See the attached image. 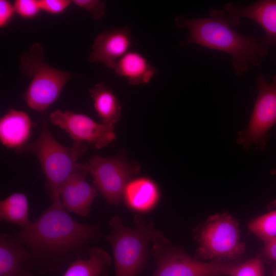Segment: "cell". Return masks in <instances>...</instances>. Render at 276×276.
I'll list each match as a JSON object with an SVG mask.
<instances>
[{
	"label": "cell",
	"mask_w": 276,
	"mask_h": 276,
	"mask_svg": "<svg viewBox=\"0 0 276 276\" xmlns=\"http://www.w3.org/2000/svg\"><path fill=\"white\" fill-rule=\"evenodd\" d=\"M102 236L99 225L79 223L61 203H52L34 221L14 236L31 255L29 261L39 273L55 270L85 246Z\"/></svg>",
	"instance_id": "1"
},
{
	"label": "cell",
	"mask_w": 276,
	"mask_h": 276,
	"mask_svg": "<svg viewBox=\"0 0 276 276\" xmlns=\"http://www.w3.org/2000/svg\"><path fill=\"white\" fill-rule=\"evenodd\" d=\"M174 22L189 31L187 37L181 43L182 46L195 44L228 54L233 72L237 76L242 75L250 66H259L268 53V47L260 38L236 31L215 9L209 11L208 17L189 18L179 15L175 17Z\"/></svg>",
	"instance_id": "2"
},
{
	"label": "cell",
	"mask_w": 276,
	"mask_h": 276,
	"mask_svg": "<svg viewBox=\"0 0 276 276\" xmlns=\"http://www.w3.org/2000/svg\"><path fill=\"white\" fill-rule=\"evenodd\" d=\"M134 223V228L127 227L119 216L109 222L111 232L106 238L113 252L115 276H138L147 265L149 243L164 236L153 222L139 215Z\"/></svg>",
	"instance_id": "3"
},
{
	"label": "cell",
	"mask_w": 276,
	"mask_h": 276,
	"mask_svg": "<svg viewBox=\"0 0 276 276\" xmlns=\"http://www.w3.org/2000/svg\"><path fill=\"white\" fill-rule=\"evenodd\" d=\"M48 117L42 114L41 128L38 137L17 151L30 152L38 159L45 177V187L52 203L61 202L62 185L73 172L78 159L86 151L84 142L74 141L72 147L60 144L53 137L47 125Z\"/></svg>",
	"instance_id": "4"
},
{
	"label": "cell",
	"mask_w": 276,
	"mask_h": 276,
	"mask_svg": "<svg viewBox=\"0 0 276 276\" xmlns=\"http://www.w3.org/2000/svg\"><path fill=\"white\" fill-rule=\"evenodd\" d=\"M41 43L34 42L20 57L19 69L31 78L23 98L31 109L43 114L59 97L67 82L79 75L52 67L44 60Z\"/></svg>",
	"instance_id": "5"
},
{
	"label": "cell",
	"mask_w": 276,
	"mask_h": 276,
	"mask_svg": "<svg viewBox=\"0 0 276 276\" xmlns=\"http://www.w3.org/2000/svg\"><path fill=\"white\" fill-rule=\"evenodd\" d=\"M193 235L198 243L195 258L200 260L231 261L245 252V244L240 240L239 223L227 212L209 217L194 228Z\"/></svg>",
	"instance_id": "6"
},
{
	"label": "cell",
	"mask_w": 276,
	"mask_h": 276,
	"mask_svg": "<svg viewBox=\"0 0 276 276\" xmlns=\"http://www.w3.org/2000/svg\"><path fill=\"white\" fill-rule=\"evenodd\" d=\"M151 254L156 265L151 276L229 275L236 264L229 261L204 262L191 257L164 236L153 242Z\"/></svg>",
	"instance_id": "7"
},
{
	"label": "cell",
	"mask_w": 276,
	"mask_h": 276,
	"mask_svg": "<svg viewBox=\"0 0 276 276\" xmlns=\"http://www.w3.org/2000/svg\"><path fill=\"white\" fill-rule=\"evenodd\" d=\"M257 96L248 124L238 132L237 143L247 151L253 146L262 150L270 128L276 124V74L268 82L262 74L257 76Z\"/></svg>",
	"instance_id": "8"
},
{
	"label": "cell",
	"mask_w": 276,
	"mask_h": 276,
	"mask_svg": "<svg viewBox=\"0 0 276 276\" xmlns=\"http://www.w3.org/2000/svg\"><path fill=\"white\" fill-rule=\"evenodd\" d=\"M87 164L95 188L113 205L120 204L126 185L140 171V166L129 163L121 154L109 158L94 155Z\"/></svg>",
	"instance_id": "9"
},
{
	"label": "cell",
	"mask_w": 276,
	"mask_h": 276,
	"mask_svg": "<svg viewBox=\"0 0 276 276\" xmlns=\"http://www.w3.org/2000/svg\"><path fill=\"white\" fill-rule=\"evenodd\" d=\"M48 119L65 131L74 141L88 143L98 149L108 146L116 139L114 126L98 123L85 114L57 109L50 114Z\"/></svg>",
	"instance_id": "10"
},
{
	"label": "cell",
	"mask_w": 276,
	"mask_h": 276,
	"mask_svg": "<svg viewBox=\"0 0 276 276\" xmlns=\"http://www.w3.org/2000/svg\"><path fill=\"white\" fill-rule=\"evenodd\" d=\"M216 11L233 28L239 26L243 18L256 22L264 31L259 37L262 42L276 48V0H259L248 5L228 3Z\"/></svg>",
	"instance_id": "11"
},
{
	"label": "cell",
	"mask_w": 276,
	"mask_h": 276,
	"mask_svg": "<svg viewBox=\"0 0 276 276\" xmlns=\"http://www.w3.org/2000/svg\"><path fill=\"white\" fill-rule=\"evenodd\" d=\"M89 173L87 163H77L73 172L64 181L60 191L61 204L68 212L80 217H87L97 197L96 189L86 180Z\"/></svg>",
	"instance_id": "12"
},
{
	"label": "cell",
	"mask_w": 276,
	"mask_h": 276,
	"mask_svg": "<svg viewBox=\"0 0 276 276\" xmlns=\"http://www.w3.org/2000/svg\"><path fill=\"white\" fill-rule=\"evenodd\" d=\"M132 45L131 28L129 26L105 30L94 40L88 56L90 63H100L114 69L117 61L130 51Z\"/></svg>",
	"instance_id": "13"
},
{
	"label": "cell",
	"mask_w": 276,
	"mask_h": 276,
	"mask_svg": "<svg viewBox=\"0 0 276 276\" xmlns=\"http://www.w3.org/2000/svg\"><path fill=\"white\" fill-rule=\"evenodd\" d=\"M32 122L27 113L10 109L0 120L2 144L16 151L25 146L30 136Z\"/></svg>",
	"instance_id": "14"
},
{
	"label": "cell",
	"mask_w": 276,
	"mask_h": 276,
	"mask_svg": "<svg viewBox=\"0 0 276 276\" xmlns=\"http://www.w3.org/2000/svg\"><path fill=\"white\" fill-rule=\"evenodd\" d=\"M31 255L14 237L5 233L0 235V276H33L24 267Z\"/></svg>",
	"instance_id": "15"
},
{
	"label": "cell",
	"mask_w": 276,
	"mask_h": 276,
	"mask_svg": "<svg viewBox=\"0 0 276 276\" xmlns=\"http://www.w3.org/2000/svg\"><path fill=\"white\" fill-rule=\"evenodd\" d=\"M159 193L156 185L149 178L130 180L126 185L123 198L131 210L140 213L149 212L157 204Z\"/></svg>",
	"instance_id": "16"
},
{
	"label": "cell",
	"mask_w": 276,
	"mask_h": 276,
	"mask_svg": "<svg viewBox=\"0 0 276 276\" xmlns=\"http://www.w3.org/2000/svg\"><path fill=\"white\" fill-rule=\"evenodd\" d=\"M117 75L125 78L130 85L135 86L149 83L156 74L141 53L129 51L116 63L113 69Z\"/></svg>",
	"instance_id": "17"
},
{
	"label": "cell",
	"mask_w": 276,
	"mask_h": 276,
	"mask_svg": "<svg viewBox=\"0 0 276 276\" xmlns=\"http://www.w3.org/2000/svg\"><path fill=\"white\" fill-rule=\"evenodd\" d=\"M88 258L78 257L68 266L63 276H106L111 264L109 255L103 249L92 247Z\"/></svg>",
	"instance_id": "18"
},
{
	"label": "cell",
	"mask_w": 276,
	"mask_h": 276,
	"mask_svg": "<svg viewBox=\"0 0 276 276\" xmlns=\"http://www.w3.org/2000/svg\"><path fill=\"white\" fill-rule=\"evenodd\" d=\"M89 92L94 108L102 123L114 126L121 118V106L113 91L104 83L99 82Z\"/></svg>",
	"instance_id": "19"
},
{
	"label": "cell",
	"mask_w": 276,
	"mask_h": 276,
	"mask_svg": "<svg viewBox=\"0 0 276 276\" xmlns=\"http://www.w3.org/2000/svg\"><path fill=\"white\" fill-rule=\"evenodd\" d=\"M0 219L21 228L31 222L29 219V204L27 197L22 193H13L0 202Z\"/></svg>",
	"instance_id": "20"
},
{
	"label": "cell",
	"mask_w": 276,
	"mask_h": 276,
	"mask_svg": "<svg viewBox=\"0 0 276 276\" xmlns=\"http://www.w3.org/2000/svg\"><path fill=\"white\" fill-rule=\"evenodd\" d=\"M248 228L264 243L276 240V210L250 221Z\"/></svg>",
	"instance_id": "21"
},
{
	"label": "cell",
	"mask_w": 276,
	"mask_h": 276,
	"mask_svg": "<svg viewBox=\"0 0 276 276\" xmlns=\"http://www.w3.org/2000/svg\"><path fill=\"white\" fill-rule=\"evenodd\" d=\"M264 274L263 258L258 255L243 263L236 264L229 276H264Z\"/></svg>",
	"instance_id": "22"
},
{
	"label": "cell",
	"mask_w": 276,
	"mask_h": 276,
	"mask_svg": "<svg viewBox=\"0 0 276 276\" xmlns=\"http://www.w3.org/2000/svg\"><path fill=\"white\" fill-rule=\"evenodd\" d=\"M72 4L86 10L94 20L101 18L106 11L105 3L100 0H72Z\"/></svg>",
	"instance_id": "23"
},
{
	"label": "cell",
	"mask_w": 276,
	"mask_h": 276,
	"mask_svg": "<svg viewBox=\"0 0 276 276\" xmlns=\"http://www.w3.org/2000/svg\"><path fill=\"white\" fill-rule=\"evenodd\" d=\"M13 5L16 13L25 19L33 18L41 11L39 0H16Z\"/></svg>",
	"instance_id": "24"
},
{
	"label": "cell",
	"mask_w": 276,
	"mask_h": 276,
	"mask_svg": "<svg viewBox=\"0 0 276 276\" xmlns=\"http://www.w3.org/2000/svg\"><path fill=\"white\" fill-rule=\"evenodd\" d=\"M41 11L52 15L62 13L72 4V0H39Z\"/></svg>",
	"instance_id": "25"
},
{
	"label": "cell",
	"mask_w": 276,
	"mask_h": 276,
	"mask_svg": "<svg viewBox=\"0 0 276 276\" xmlns=\"http://www.w3.org/2000/svg\"><path fill=\"white\" fill-rule=\"evenodd\" d=\"M16 13L14 5L7 0L0 1V28L6 27Z\"/></svg>",
	"instance_id": "26"
},
{
	"label": "cell",
	"mask_w": 276,
	"mask_h": 276,
	"mask_svg": "<svg viewBox=\"0 0 276 276\" xmlns=\"http://www.w3.org/2000/svg\"><path fill=\"white\" fill-rule=\"evenodd\" d=\"M261 255L262 258L276 262V240L264 243Z\"/></svg>",
	"instance_id": "27"
},
{
	"label": "cell",
	"mask_w": 276,
	"mask_h": 276,
	"mask_svg": "<svg viewBox=\"0 0 276 276\" xmlns=\"http://www.w3.org/2000/svg\"><path fill=\"white\" fill-rule=\"evenodd\" d=\"M270 174L273 176L275 175H276V168L271 169L270 172Z\"/></svg>",
	"instance_id": "28"
},
{
	"label": "cell",
	"mask_w": 276,
	"mask_h": 276,
	"mask_svg": "<svg viewBox=\"0 0 276 276\" xmlns=\"http://www.w3.org/2000/svg\"><path fill=\"white\" fill-rule=\"evenodd\" d=\"M272 276H276V268H275L273 273L272 274Z\"/></svg>",
	"instance_id": "29"
}]
</instances>
